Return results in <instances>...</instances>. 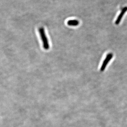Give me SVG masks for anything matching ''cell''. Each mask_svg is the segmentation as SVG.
Listing matches in <instances>:
<instances>
[{"mask_svg": "<svg viewBox=\"0 0 127 127\" xmlns=\"http://www.w3.org/2000/svg\"><path fill=\"white\" fill-rule=\"evenodd\" d=\"M113 55L112 53H109L107 55L106 58L103 62L101 66V68H100V71H103L105 70L108 64L113 58Z\"/></svg>", "mask_w": 127, "mask_h": 127, "instance_id": "cell-2", "label": "cell"}, {"mask_svg": "<svg viewBox=\"0 0 127 127\" xmlns=\"http://www.w3.org/2000/svg\"><path fill=\"white\" fill-rule=\"evenodd\" d=\"M67 25L71 26H77L79 24V22L77 20H70L67 21Z\"/></svg>", "mask_w": 127, "mask_h": 127, "instance_id": "cell-4", "label": "cell"}, {"mask_svg": "<svg viewBox=\"0 0 127 127\" xmlns=\"http://www.w3.org/2000/svg\"><path fill=\"white\" fill-rule=\"evenodd\" d=\"M127 11V7H124L122 10L121 13L119 14L118 18L115 22V24L116 25H118L120 23L121 20L122 19L123 16L124 15V14L126 13Z\"/></svg>", "mask_w": 127, "mask_h": 127, "instance_id": "cell-3", "label": "cell"}, {"mask_svg": "<svg viewBox=\"0 0 127 127\" xmlns=\"http://www.w3.org/2000/svg\"><path fill=\"white\" fill-rule=\"evenodd\" d=\"M39 32L43 43V48L45 50H48L50 48V45L44 28L43 27L40 28Z\"/></svg>", "mask_w": 127, "mask_h": 127, "instance_id": "cell-1", "label": "cell"}]
</instances>
